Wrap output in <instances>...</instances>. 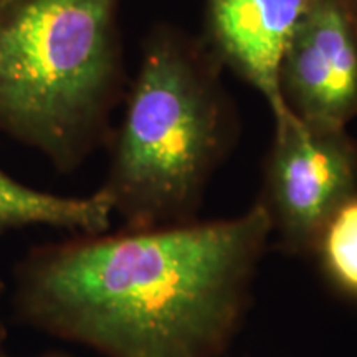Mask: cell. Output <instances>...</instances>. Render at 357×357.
<instances>
[{
    "label": "cell",
    "instance_id": "1",
    "mask_svg": "<svg viewBox=\"0 0 357 357\" xmlns=\"http://www.w3.org/2000/svg\"><path fill=\"white\" fill-rule=\"evenodd\" d=\"M270 238L258 200L223 220L73 234L17 263L13 314L105 357H223Z\"/></svg>",
    "mask_w": 357,
    "mask_h": 357
},
{
    "label": "cell",
    "instance_id": "2",
    "mask_svg": "<svg viewBox=\"0 0 357 357\" xmlns=\"http://www.w3.org/2000/svg\"><path fill=\"white\" fill-rule=\"evenodd\" d=\"M220 68L207 45L174 26L147 35L100 189L123 227L197 220L208 181L238 134Z\"/></svg>",
    "mask_w": 357,
    "mask_h": 357
},
{
    "label": "cell",
    "instance_id": "3",
    "mask_svg": "<svg viewBox=\"0 0 357 357\" xmlns=\"http://www.w3.org/2000/svg\"><path fill=\"white\" fill-rule=\"evenodd\" d=\"M121 0H7L0 8V134L73 172L108 144L121 100Z\"/></svg>",
    "mask_w": 357,
    "mask_h": 357
},
{
    "label": "cell",
    "instance_id": "4",
    "mask_svg": "<svg viewBox=\"0 0 357 357\" xmlns=\"http://www.w3.org/2000/svg\"><path fill=\"white\" fill-rule=\"evenodd\" d=\"M357 195V139L347 128L275 121L258 199L281 252L312 257L321 231Z\"/></svg>",
    "mask_w": 357,
    "mask_h": 357
},
{
    "label": "cell",
    "instance_id": "5",
    "mask_svg": "<svg viewBox=\"0 0 357 357\" xmlns=\"http://www.w3.org/2000/svg\"><path fill=\"white\" fill-rule=\"evenodd\" d=\"M284 106L311 126L357 118V20L347 0H312L278 71Z\"/></svg>",
    "mask_w": 357,
    "mask_h": 357
},
{
    "label": "cell",
    "instance_id": "6",
    "mask_svg": "<svg viewBox=\"0 0 357 357\" xmlns=\"http://www.w3.org/2000/svg\"><path fill=\"white\" fill-rule=\"evenodd\" d=\"M312 0H205L204 43L222 66L253 86L273 121L287 118L278 71L294 30Z\"/></svg>",
    "mask_w": 357,
    "mask_h": 357
},
{
    "label": "cell",
    "instance_id": "7",
    "mask_svg": "<svg viewBox=\"0 0 357 357\" xmlns=\"http://www.w3.org/2000/svg\"><path fill=\"white\" fill-rule=\"evenodd\" d=\"M111 217L113 208L100 190L89 197H65L33 189L0 167V234L29 227L102 234Z\"/></svg>",
    "mask_w": 357,
    "mask_h": 357
},
{
    "label": "cell",
    "instance_id": "8",
    "mask_svg": "<svg viewBox=\"0 0 357 357\" xmlns=\"http://www.w3.org/2000/svg\"><path fill=\"white\" fill-rule=\"evenodd\" d=\"M312 257L334 289L357 300V195L328 222Z\"/></svg>",
    "mask_w": 357,
    "mask_h": 357
},
{
    "label": "cell",
    "instance_id": "9",
    "mask_svg": "<svg viewBox=\"0 0 357 357\" xmlns=\"http://www.w3.org/2000/svg\"><path fill=\"white\" fill-rule=\"evenodd\" d=\"M2 293H3V284L0 281V305H2ZM0 357H8L6 351V326H3L2 319V306H0Z\"/></svg>",
    "mask_w": 357,
    "mask_h": 357
},
{
    "label": "cell",
    "instance_id": "10",
    "mask_svg": "<svg viewBox=\"0 0 357 357\" xmlns=\"http://www.w3.org/2000/svg\"><path fill=\"white\" fill-rule=\"evenodd\" d=\"M33 357H75V356H71V354H68V352H63V351H48V352H43V354H38Z\"/></svg>",
    "mask_w": 357,
    "mask_h": 357
},
{
    "label": "cell",
    "instance_id": "11",
    "mask_svg": "<svg viewBox=\"0 0 357 357\" xmlns=\"http://www.w3.org/2000/svg\"><path fill=\"white\" fill-rule=\"evenodd\" d=\"M347 2H349V6L352 8V13H354V17L357 20V0H347Z\"/></svg>",
    "mask_w": 357,
    "mask_h": 357
},
{
    "label": "cell",
    "instance_id": "12",
    "mask_svg": "<svg viewBox=\"0 0 357 357\" xmlns=\"http://www.w3.org/2000/svg\"><path fill=\"white\" fill-rule=\"evenodd\" d=\"M7 2V0H0V8H2V6H3V3H6Z\"/></svg>",
    "mask_w": 357,
    "mask_h": 357
}]
</instances>
